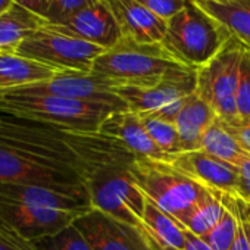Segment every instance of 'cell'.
I'll return each mask as SVG.
<instances>
[{"instance_id": "cell-28", "label": "cell", "mask_w": 250, "mask_h": 250, "mask_svg": "<svg viewBox=\"0 0 250 250\" xmlns=\"http://www.w3.org/2000/svg\"><path fill=\"white\" fill-rule=\"evenodd\" d=\"M237 218V231L229 250H250V216L247 203L238 196L224 194Z\"/></svg>"}, {"instance_id": "cell-17", "label": "cell", "mask_w": 250, "mask_h": 250, "mask_svg": "<svg viewBox=\"0 0 250 250\" xmlns=\"http://www.w3.org/2000/svg\"><path fill=\"white\" fill-rule=\"evenodd\" d=\"M122 37L140 43H161L167 33V21L161 20L136 0H106Z\"/></svg>"}, {"instance_id": "cell-9", "label": "cell", "mask_w": 250, "mask_h": 250, "mask_svg": "<svg viewBox=\"0 0 250 250\" xmlns=\"http://www.w3.org/2000/svg\"><path fill=\"white\" fill-rule=\"evenodd\" d=\"M2 115V113H0ZM0 145L21 150L47 162L78 171V161L62 137V131L46 125L0 116Z\"/></svg>"}, {"instance_id": "cell-25", "label": "cell", "mask_w": 250, "mask_h": 250, "mask_svg": "<svg viewBox=\"0 0 250 250\" xmlns=\"http://www.w3.org/2000/svg\"><path fill=\"white\" fill-rule=\"evenodd\" d=\"M145 125V128L153 143L164 152L167 153L171 159L175 155L183 153V145L177 131L175 124L162 121L159 118H155L147 113H137Z\"/></svg>"}, {"instance_id": "cell-4", "label": "cell", "mask_w": 250, "mask_h": 250, "mask_svg": "<svg viewBox=\"0 0 250 250\" xmlns=\"http://www.w3.org/2000/svg\"><path fill=\"white\" fill-rule=\"evenodd\" d=\"M231 39L228 30L194 0H187L167 24L162 46L183 65L199 69L213 59Z\"/></svg>"}, {"instance_id": "cell-19", "label": "cell", "mask_w": 250, "mask_h": 250, "mask_svg": "<svg viewBox=\"0 0 250 250\" xmlns=\"http://www.w3.org/2000/svg\"><path fill=\"white\" fill-rule=\"evenodd\" d=\"M56 74L59 71L18 53H0V91L47 81Z\"/></svg>"}, {"instance_id": "cell-34", "label": "cell", "mask_w": 250, "mask_h": 250, "mask_svg": "<svg viewBox=\"0 0 250 250\" xmlns=\"http://www.w3.org/2000/svg\"><path fill=\"white\" fill-rule=\"evenodd\" d=\"M15 3L21 5L22 8L28 9L37 17H42L46 20L47 11L50 6V0H15Z\"/></svg>"}, {"instance_id": "cell-15", "label": "cell", "mask_w": 250, "mask_h": 250, "mask_svg": "<svg viewBox=\"0 0 250 250\" xmlns=\"http://www.w3.org/2000/svg\"><path fill=\"white\" fill-rule=\"evenodd\" d=\"M169 164L206 190L219 194H238L241 180L240 169L210 156L203 150L175 155Z\"/></svg>"}, {"instance_id": "cell-16", "label": "cell", "mask_w": 250, "mask_h": 250, "mask_svg": "<svg viewBox=\"0 0 250 250\" xmlns=\"http://www.w3.org/2000/svg\"><path fill=\"white\" fill-rule=\"evenodd\" d=\"M99 133L119 140L131 152L153 161L171 162V158L164 153L150 139L140 116L131 110H115L100 125Z\"/></svg>"}, {"instance_id": "cell-6", "label": "cell", "mask_w": 250, "mask_h": 250, "mask_svg": "<svg viewBox=\"0 0 250 250\" xmlns=\"http://www.w3.org/2000/svg\"><path fill=\"white\" fill-rule=\"evenodd\" d=\"M243 50V44L231 36L222 50L197 69L196 93L213 109L216 118L225 124L238 121L235 94Z\"/></svg>"}, {"instance_id": "cell-38", "label": "cell", "mask_w": 250, "mask_h": 250, "mask_svg": "<svg viewBox=\"0 0 250 250\" xmlns=\"http://www.w3.org/2000/svg\"><path fill=\"white\" fill-rule=\"evenodd\" d=\"M162 250H164V249H162ZM165 250H172V249H165Z\"/></svg>"}, {"instance_id": "cell-3", "label": "cell", "mask_w": 250, "mask_h": 250, "mask_svg": "<svg viewBox=\"0 0 250 250\" xmlns=\"http://www.w3.org/2000/svg\"><path fill=\"white\" fill-rule=\"evenodd\" d=\"M188 68L162 43H140L122 37L93 63L91 72L112 80L118 87H153L171 74Z\"/></svg>"}, {"instance_id": "cell-33", "label": "cell", "mask_w": 250, "mask_h": 250, "mask_svg": "<svg viewBox=\"0 0 250 250\" xmlns=\"http://www.w3.org/2000/svg\"><path fill=\"white\" fill-rule=\"evenodd\" d=\"M232 134L237 137L240 145L250 153V119L237 121L234 124H227Z\"/></svg>"}, {"instance_id": "cell-18", "label": "cell", "mask_w": 250, "mask_h": 250, "mask_svg": "<svg viewBox=\"0 0 250 250\" xmlns=\"http://www.w3.org/2000/svg\"><path fill=\"white\" fill-rule=\"evenodd\" d=\"M215 118L213 109L196 91L186 99L174 122L183 145V153L202 149V137Z\"/></svg>"}, {"instance_id": "cell-35", "label": "cell", "mask_w": 250, "mask_h": 250, "mask_svg": "<svg viewBox=\"0 0 250 250\" xmlns=\"http://www.w3.org/2000/svg\"><path fill=\"white\" fill-rule=\"evenodd\" d=\"M184 250H215L213 247H210L203 238L194 235L193 232H190L187 229L186 232V246Z\"/></svg>"}, {"instance_id": "cell-1", "label": "cell", "mask_w": 250, "mask_h": 250, "mask_svg": "<svg viewBox=\"0 0 250 250\" xmlns=\"http://www.w3.org/2000/svg\"><path fill=\"white\" fill-rule=\"evenodd\" d=\"M62 137L78 161L80 177L91 206L139 228L143 225L146 196L133 178L139 155L119 140L102 133H63Z\"/></svg>"}, {"instance_id": "cell-36", "label": "cell", "mask_w": 250, "mask_h": 250, "mask_svg": "<svg viewBox=\"0 0 250 250\" xmlns=\"http://www.w3.org/2000/svg\"><path fill=\"white\" fill-rule=\"evenodd\" d=\"M14 3H15V0H0V15L6 12Z\"/></svg>"}, {"instance_id": "cell-22", "label": "cell", "mask_w": 250, "mask_h": 250, "mask_svg": "<svg viewBox=\"0 0 250 250\" xmlns=\"http://www.w3.org/2000/svg\"><path fill=\"white\" fill-rule=\"evenodd\" d=\"M143 225L161 249L184 250L187 228L146 197Z\"/></svg>"}, {"instance_id": "cell-2", "label": "cell", "mask_w": 250, "mask_h": 250, "mask_svg": "<svg viewBox=\"0 0 250 250\" xmlns=\"http://www.w3.org/2000/svg\"><path fill=\"white\" fill-rule=\"evenodd\" d=\"M116 109L46 94L0 93V113L17 119L46 125L63 133H97L103 121Z\"/></svg>"}, {"instance_id": "cell-11", "label": "cell", "mask_w": 250, "mask_h": 250, "mask_svg": "<svg viewBox=\"0 0 250 250\" xmlns=\"http://www.w3.org/2000/svg\"><path fill=\"white\" fill-rule=\"evenodd\" d=\"M74 225L93 250H162L146 229L94 208L77 218Z\"/></svg>"}, {"instance_id": "cell-27", "label": "cell", "mask_w": 250, "mask_h": 250, "mask_svg": "<svg viewBox=\"0 0 250 250\" xmlns=\"http://www.w3.org/2000/svg\"><path fill=\"white\" fill-rule=\"evenodd\" d=\"M36 246L39 250H93L74 224L55 235L37 241Z\"/></svg>"}, {"instance_id": "cell-8", "label": "cell", "mask_w": 250, "mask_h": 250, "mask_svg": "<svg viewBox=\"0 0 250 250\" xmlns=\"http://www.w3.org/2000/svg\"><path fill=\"white\" fill-rule=\"evenodd\" d=\"M0 183L40 186L88 194L77 171L3 145H0Z\"/></svg>"}, {"instance_id": "cell-23", "label": "cell", "mask_w": 250, "mask_h": 250, "mask_svg": "<svg viewBox=\"0 0 250 250\" xmlns=\"http://www.w3.org/2000/svg\"><path fill=\"white\" fill-rule=\"evenodd\" d=\"M200 146V150L235 168H240L247 159H250V153L240 145L228 125L219 118H215L205 131Z\"/></svg>"}, {"instance_id": "cell-31", "label": "cell", "mask_w": 250, "mask_h": 250, "mask_svg": "<svg viewBox=\"0 0 250 250\" xmlns=\"http://www.w3.org/2000/svg\"><path fill=\"white\" fill-rule=\"evenodd\" d=\"M0 250H39L36 243L22 237L9 224L0 221Z\"/></svg>"}, {"instance_id": "cell-24", "label": "cell", "mask_w": 250, "mask_h": 250, "mask_svg": "<svg viewBox=\"0 0 250 250\" xmlns=\"http://www.w3.org/2000/svg\"><path fill=\"white\" fill-rule=\"evenodd\" d=\"M224 212V203L219 193L206 190L194 208L187 213L181 224L194 235L203 238L219 221Z\"/></svg>"}, {"instance_id": "cell-30", "label": "cell", "mask_w": 250, "mask_h": 250, "mask_svg": "<svg viewBox=\"0 0 250 250\" xmlns=\"http://www.w3.org/2000/svg\"><path fill=\"white\" fill-rule=\"evenodd\" d=\"M100 2V0H50L46 15L47 24H61L77 12Z\"/></svg>"}, {"instance_id": "cell-14", "label": "cell", "mask_w": 250, "mask_h": 250, "mask_svg": "<svg viewBox=\"0 0 250 250\" xmlns=\"http://www.w3.org/2000/svg\"><path fill=\"white\" fill-rule=\"evenodd\" d=\"M46 27L65 36L93 43L104 50L113 47L122 39L121 28L106 0H100L77 12L61 24H46Z\"/></svg>"}, {"instance_id": "cell-21", "label": "cell", "mask_w": 250, "mask_h": 250, "mask_svg": "<svg viewBox=\"0 0 250 250\" xmlns=\"http://www.w3.org/2000/svg\"><path fill=\"white\" fill-rule=\"evenodd\" d=\"M250 50V0H194Z\"/></svg>"}, {"instance_id": "cell-32", "label": "cell", "mask_w": 250, "mask_h": 250, "mask_svg": "<svg viewBox=\"0 0 250 250\" xmlns=\"http://www.w3.org/2000/svg\"><path fill=\"white\" fill-rule=\"evenodd\" d=\"M136 2H139L152 14L168 22L180 11L184 9L187 0H136Z\"/></svg>"}, {"instance_id": "cell-7", "label": "cell", "mask_w": 250, "mask_h": 250, "mask_svg": "<svg viewBox=\"0 0 250 250\" xmlns=\"http://www.w3.org/2000/svg\"><path fill=\"white\" fill-rule=\"evenodd\" d=\"M103 52L104 49L100 46L65 36L44 25L33 33L17 53L59 72H91L94 61Z\"/></svg>"}, {"instance_id": "cell-12", "label": "cell", "mask_w": 250, "mask_h": 250, "mask_svg": "<svg viewBox=\"0 0 250 250\" xmlns=\"http://www.w3.org/2000/svg\"><path fill=\"white\" fill-rule=\"evenodd\" d=\"M80 216L77 212L28 205L0 194V221L9 224L33 243L61 232Z\"/></svg>"}, {"instance_id": "cell-26", "label": "cell", "mask_w": 250, "mask_h": 250, "mask_svg": "<svg viewBox=\"0 0 250 250\" xmlns=\"http://www.w3.org/2000/svg\"><path fill=\"white\" fill-rule=\"evenodd\" d=\"M221 200L224 203V212L216 225L203 237V240L215 250H229L237 231V218L224 194H221Z\"/></svg>"}, {"instance_id": "cell-5", "label": "cell", "mask_w": 250, "mask_h": 250, "mask_svg": "<svg viewBox=\"0 0 250 250\" xmlns=\"http://www.w3.org/2000/svg\"><path fill=\"white\" fill-rule=\"evenodd\" d=\"M133 178L140 191L180 222L194 208L206 188L181 174L169 162L139 156L133 165Z\"/></svg>"}, {"instance_id": "cell-20", "label": "cell", "mask_w": 250, "mask_h": 250, "mask_svg": "<svg viewBox=\"0 0 250 250\" xmlns=\"http://www.w3.org/2000/svg\"><path fill=\"white\" fill-rule=\"evenodd\" d=\"M47 21L18 3L0 15V53H17L20 46Z\"/></svg>"}, {"instance_id": "cell-37", "label": "cell", "mask_w": 250, "mask_h": 250, "mask_svg": "<svg viewBox=\"0 0 250 250\" xmlns=\"http://www.w3.org/2000/svg\"><path fill=\"white\" fill-rule=\"evenodd\" d=\"M247 209H249V216H250V203H247Z\"/></svg>"}, {"instance_id": "cell-29", "label": "cell", "mask_w": 250, "mask_h": 250, "mask_svg": "<svg viewBox=\"0 0 250 250\" xmlns=\"http://www.w3.org/2000/svg\"><path fill=\"white\" fill-rule=\"evenodd\" d=\"M235 103H237L238 121L250 119V50L246 47H244L243 56H241Z\"/></svg>"}, {"instance_id": "cell-13", "label": "cell", "mask_w": 250, "mask_h": 250, "mask_svg": "<svg viewBox=\"0 0 250 250\" xmlns=\"http://www.w3.org/2000/svg\"><path fill=\"white\" fill-rule=\"evenodd\" d=\"M197 69L183 68L153 87H118L116 94L134 113L153 112L196 91Z\"/></svg>"}, {"instance_id": "cell-10", "label": "cell", "mask_w": 250, "mask_h": 250, "mask_svg": "<svg viewBox=\"0 0 250 250\" xmlns=\"http://www.w3.org/2000/svg\"><path fill=\"white\" fill-rule=\"evenodd\" d=\"M116 88L118 85L112 80L102 77L99 74L65 71L56 74L53 78L47 81L9 90V93L58 96L65 99L102 103V104L112 106L116 110H127L128 106L116 94L115 91Z\"/></svg>"}, {"instance_id": "cell-39", "label": "cell", "mask_w": 250, "mask_h": 250, "mask_svg": "<svg viewBox=\"0 0 250 250\" xmlns=\"http://www.w3.org/2000/svg\"><path fill=\"white\" fill-rule=\"evenodd\" d=\"M0 116H2V115H0Z\"/></svg>"}]
</instances>
